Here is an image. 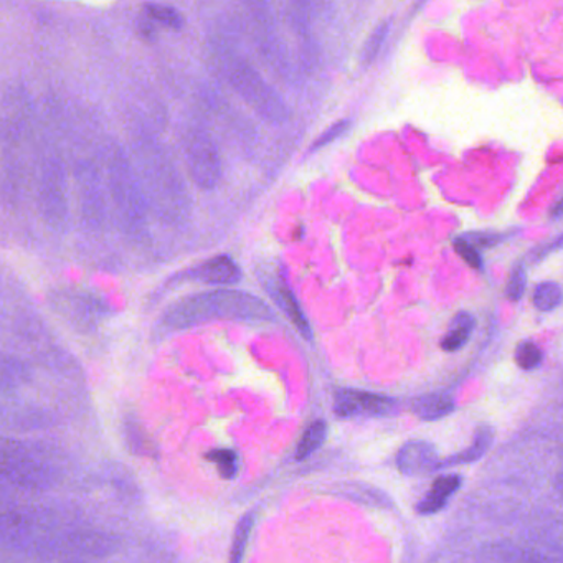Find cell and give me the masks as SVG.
<instances>
[{
    "mask_svg": "<svg viewBox=\"0 0 563 563\" xmlns=\"http://www.w3.org/2000/svg\"><path fill=\"white\" fill-rule=\"evenodd\" d=\"M154 216L166 225L180 227L192 213L186 179L161 141L150 134L134 136L130 151Z\"/></svg>",
    "mask_w": 563,
    "mask_h": 563,
    "instance_id": "obj_1",
    "label": "cell"
},
{
    "mask_svg": "<svg viewBox=\"0 0 563 563\" xmlns=\"http://www.w3.org/2000/svg\"><path fill=\"white\" fill-rule=\"evenodd\" d=\"M104 170L111 209L121 230L133 242H144L150 236L151 207L130 151L118 144L108 147Z\"/></svg>",
    "mask_w": 563,
    "mask_h": 563,
    "instance_id": "obj_2",
    "label": "cell"
},
{
    "mask_svg": "<svg viewBox=\"0 0 563 563\" xmlns=\"http://www.w3.org/2000/svg\"><path fill=\"white\" fill-rule=\"evenodd\" d=\"M273 316V309L258 296L235 289H216L180 299L167 309L164 322L169 328L184 329L212 319L266 321Z\"/></svg>",
    "mask_w": 563,
    "mask_h": 563,
    "instance_id": "obj_3",
    "label": "cell"
},
{
    "mask_svg": "<svg viewBox=\"0 0 563 563\" xmlns=\"http://www.w3.org/2000/svg\"><path fill=\"white\" fill-rule=\"evenodd\" d=\"M210 57L220 77L262 120L272 124H285L289 120L291 113L282 95L245 58L227 47L213 48Z\"/></svg>",
    "mask_w": 563,
    "mask_h": 563,
    "instance_id": "obj_4",
    "label": "cell"
},
{
    "mask_svg": "<svg viewBox=\"0 0 563 563\" xmlns=\"http://www.w3.org/2000/svg\"><path fill=\"white\" fill-rule=\"evenodd\" d=\"M37 199L45 225L52 232H68L71 223L70 189L67 167L57 154H51L42 161Z\"/></svg>",
    "mask_w": 563,
    "mask_h": 563,
    "instance_id": "obj_5",
    "label": "cell"
},
{
    "mask_svg": "<svg viewBox=\"0 0 563 563\" xmlns=\"http://www.w3.org/2000/svg\"><path fill=\"white\" fill-rule=\"evenodd\" d=\"M183 150L192 183L202 190L216 189L222 179V157L213 137L200 128H190L184 134Z\"/></svg>",
    "mask_w": 563,
    "mask_h": 563,
    "instance_id": "obj_6",
    "label": "cell"
},
{
    "mask_svg": "<svg viewBox=\"0 0 563 563\" xmlns=\"http://www.w3.org/2000/svg\"><path fill=\"white\" fill-rule=\"evenodd\" d=\"M74 177L81 220L88 229L100 232L107 225L111 207L108 187H104L107 180L100 176L98 167L88 161L77 164Z\"/></svg>",
    "mask_w": 563,
    "mask_h": 563,
    "instance_id": "obj_7",
    "label": "cell"
},
{
    "mask_svg": "<svg viewBox=\"0 0 563 563\" xmlns=\"http://www.w3.org/2000/svg\"><path fill=\"white\" fill-rule=\"evenodd\" d=\"M253 27H255L256 44L262 52L263 60L269 68L283 77H289L288 52L279 32H276L275 21L272 19L266 5H253Z\"/></svg>",
    "mask_w": 563,
    "mask_h": 563,
    "instance_id": "obj_8",
    "label": "cell"
},
{
    "mask_svg": "<svg viewBox=\"0 0 563 563\" xmlns=\"http://www.w3.org/2000/svg\"><path fill=\"white\" fill-rule=\"evenodd\" d=\"M395 410L394 398L372 391L345 388L334 398V411L341 418L384 417Z\"/></svg>",
    "mask_w": 563,
    "mask_h": 563,
    "instance_id": "obj_9",
    "label": "cell"
},
{
    "mask_svg": "<svg viewBox=\"0 0 563 563\" xmlns=\"http://www.w3.org/2000/svg\"><path fill=\"white\" fill-rule=\"evenodd\" d=\"M441 457L437 448L430 441L413 440L405 443L398 450L395 463L398 471L405 476L417 477L427 476L441 470Z\"/></svg>",
    "mask_w": 563,
    "mask_h": 563,
    "instance_id": "obj_10",
    "label": "cell"
},
{
    "mask_svg": "<svg viewBox=\"0 0 563 563\" xmlns=\"http://www.w3.org/2000/svg\"><path fill=\"white\" fill-rule=\"evenodd\" d=\"M266 289H268L273 301L285 312L286 318L296 325V329L306 339H311V325H309L308 319H306L305 312H302L301 306H299L298 299H296L295 292L291 291L288 283L282 276H275L266 283Z\"/></svg>",
    "mask_w": 563,
    "mask_h": 563,
    "instance_id": "obj_11",
    "label": "cell"
},
{
    "mask_svg": "<svg viewBox=\"0 0 563 563\" xmlns=\"http://www.w3.org/2000/svg\"><path fill=\"white\" fill-rule=\"evenodd\" d=\"M461 483H463V477L460 474H443V476L437 477L428 493L418 500L417 512L420 516H433V514L441 512L450 503L451 497L457 493Z\"/></svg>",
    "mask_w": 563,
    "mask_h": 563,
    "instance_id": "obj_12",
    "label": "cell"
},
{
    "mask_svg": "<svg viewBox=\"0 0 563 563\" xmlns=\"http://www.w3.org/2000/svg\"><path fill=\"white\" fill-rule=\"evenodd\" d=\"M194 276L207 285L229 286L242 279V272L230 256L220 255L200 265L194 272Z\"/></svg>",
    "mask_w": 563,
    "mask_h": 563,
    "instance_id": "obj_13",
    "label": "cell"
},
{
    "mask_svg": "<svg viewBox=\"0 0 563 563\" xmlns=\"http://www.w3.org/2000/svg\"><path fill=\"white\" fill-rule=\"evenodd\" d=\"M57 311H71L74 316H81V319H95L104 314L107 308L100 299L87 292H65L55 301Z\"/></svg>",
    "mask_w": 563,
    "mask_h": 563,
    "instance_id": "obj_14",
    "label": "cell"
},
{
    "mask_svg": "<svg viewBox=\"0 0 563 563\" xmlns=\"http://www.w3.org/2000/svg\"><path fill=\"white\" fill-rule=\"evenodd\" d=\"M456 404L446 394H428L411 404V411L423 421H437L453 413Z\"/></svg>",
    "mask_w": 563,
    "mask_h": 563,
    "instance_id": "obj_15",
    "label": "cell"
},
{
    "mask_svg": "<svg viewBox=\"0 0 563 563\" xmlns=\"http://www.w3.org/2000/svg\"><path fill=\"white\" fill-rule=\"evenodd\" d=\"M493 440L494 431L489 427H481L476 434H474L471 446L460 451L457 454H453L448 460L441 461V470H450V467L463 466V464H471L474 461L481 460L489 450Z\"/></svg>",
    "mask_w": 563,
    "mask_h": 563,
    "instance_id": "obj_16",
    "label": "cell"
},
{
    "mask_svg": "<svg viewBox=\"0 0 563 563\" xmlns=\"http://www.w3.org/2000/svg\"><path fill=\"white\" fill-rule=\"evenodd\" d=\"M474 325H476V321L470 312H457L451 321L446 334L441 339V349L444 352H456L463 349L473 335Z\"/></svg>",
    "mask_w": 563,
    "mask_h": 563,
    "instance_id": "obj_17",
    "label": "cell"
},
{
    "mask_svg": "<svg viewBox=\"0 0 563 563\" xmlns=\"http://www.w3.org/2000/svg\"><path fill=\"white\" fill-rule=\"evenodd\" d=\"M325 434H328V424L324 421L319 420L309 424L308 430L299 440L298 448H296V460H306V457L311 456L324 443Z\"/></svg>",
    "mask_w": 563,
    "mask_h": 563,
    "instance_id": "obj_18",
    "label": "cell"
},
{
    "mask_svg": "<svg viewBox=\"0 0 563 563\" xmlns=\"http://www.w3.org/2000/svg\"><path fill=\"white\" fill-rule=\"evenodd\" d=\"M563 302V289L559 283L543 282L536 286L533 305L539 311L549 312L559 308Z\"/></svg>",
    "mask_w": 563,
    "mask_h": 563,
    "instance_id": "obj_19",
    "label": "cell"
},
{
    "mask_svg": "<svg viewBox=\"0 0 563 563\" xmlns=\"http://www.w3.org/2000/svg\"><path fill=\"white\" fill-rule=\"evenodd\" d=\"M146 15L153 19L154 22L166 25V27L174 29V31H180L184 25V18L177 9L170 8V5L164 4H147Z\"/></svg>",
    "mask_w": 563,
    "mask_h": 563,
    "instance_id": "obj_20",
    "label": "cell"
},
{
    "mask_svg": "<svg viewBox=\"0 0 563 563\" xmlns=\"http://www.w3.org/2000/svg\"><path fill=\"white\" fill-rule=\"evenodd\" d=\"M542 361L543 354L539 345L530 341L520 342V344L517 345L516 364L519 365L522 371H536V368L542 364Z\"/></svg>",
    "mask_w": 563,
    "mask_h": 563,
    "instance_id": "obj_21",
    "label": "cell"
},
{
    "mask_svg": "<svg viewBox=\"0 0 563 563\" xmlns=\"http://www.w3.org/2000/svg\"><path fill=\"white\" fill-rule=\"evenodd\" d=\"M388 25H390L388 22H382V24L377 25L375 31L372 32L367 42H365L364 51H362V62H364L365 65H371L372 62L378 57V54H380L382 47H384L385 44V38H387L388 31H390Z\"/></svg>",
    "mask_w": 563,
    "mask_h": 563,
    "instance_id": "obj_22",
    "label": "cell"
},
{
    "mask_svg": "<svg viewBox=\"0 0 563 563\" xmlns=\"http://www.w3.org/2000/svg\"><path fill=\"white\" fill-rule=\"evenodd\" d=\"M253 516L243 517L240 520L239 527H236L235 540H233L232 556H230V563H242L243 553H245L246 543H249L250 532H252Z\"/></svg>",
    "mask_w": 563,
    "mask_h": 563,
    "instance_id": "obj_23",
    "label": "cell"
},
{
    "mask_svg": "<svg viewBox=\"0 0 563 563\" xmlns=\"http://www.w3.org/2000/svg\"><path fill=\"white\" fill-rule=\"evenodd\" d=\"M210 460L217 464L220 474L227 479H233L239 471V456L232 450H217L209 454Z\"/></svg>",
    "mask_w": 563,
    "mask_h": 563,
    "instance_id": "obj_24",
    "label": "cell"
},
{
    "mask_svg": "<svg viewBox=\"0 0 563 563\" xmlns=\"http://www.w3.org/2000/svg\"><path fill=\"white\" fill-rule=\"evenodd\" d=\"M527 288V273L526 266L522 263L514 266L512 273H510L509 283H507L506 296L512 302L520 301L523 292Z\"/></svg>",
    "mask_w": 563,
    "mask_h": 563,
    "instance_id": "obj_25",
    "label": "cell"
},
{
    "mask_svg": "<svg viewBox=\"0 0 563 563\" xmlns=\"http://www.w3.org/2000/svg\"><path fill=\"white\" fill-rule=\"evenodd\" d=\"M349 128H351V121L342 120L339 123L332 124L331 128L324 131L314 143L311 144V150L309 153H316V151H321L322 147L329 146V144L334 143L339 137L344 136L347 133Z\"/></svg>",
    "mask_w": 563,
    "mask_h": 563,
    "instance_id": "obj_26",
    "label": "cell"
},
{
    "mask_svg": "<svg viewBox=\"0 0 563 563\" xmlns=\"http://www.w3.org/2000/svg\"><path fill=\"white\" fill-rule=\"evenodd\" d=\"M453 245L457 255H460L461 258L471 266V268H483V256L477 252L476 246L471 245L464 236H457V239L454 240Z\"/></svg>",
    "mask_w": 563,
    "mask_h": 563,
    "instance_id": "obj_27",
    "label": "cell"
},
{
    "mask_svg": "<svg viewBox=\"0 0 563 563\" xmlns=\"http://www.w3.org/2000/svg\"><path fill=\"white\" fill-rule=\"evenodd\" d=\"M464 239L467 240V242L471 243V245L476 246V249H489V246L496 245V243H499V240L503 239V236L497 235V233H467Z\"/></svg>",
    "mask_w": 563,
    "mask_h": 563,
    "instance_id": "obj_28",
    "label": "cell"
},
{
    "mask_svg": "<svg viewBox=\"0 0 563 563\" xmlns=\"http://www.w3.org/2000/svg\"><path fill=\"white\" fill-rule=\"evenodd\" d=\"M563 249V235H560L555 242L550 243V245L542 246V249L537 250L536 256L537 258H543V256L549 255V253L555 252V250Z\"/></svg>",
    "mask_w": 563,
    "mask_h": 563,
    "instance_id": "obj_29",
    "label": "cell"
},
{
    "mask_svg": "<svg viewBox=\"0 0 563 563\" xmlns=\"http://www.w3.org/2000/svg\"><path fill=\"white\" fill-rule=\"evenodd\" d=\"M560 217H563V199H560V202L552 209V219H560Z\"/></svg>",
    "mask_w": 563,
    "mask_h": 563,
    "instance_id": "obj_30",
    "label": "cell"
},
{
    "mask_svg": "<svg viewBox=\"0 0 563 563\" xmlns=\"http://www.w3.org/2000/svg\"><path fill=\"white\" fill-rule=\"evenodd\" d=\"M555 486L556 489H559V493L563 496V471H560V473L556 474Z\"/></svg>",
    "mask_w": 563,
    "mask_h": 563,
    "instance_id": "obj_31",
    "label": "cell"
}]
</instances>
